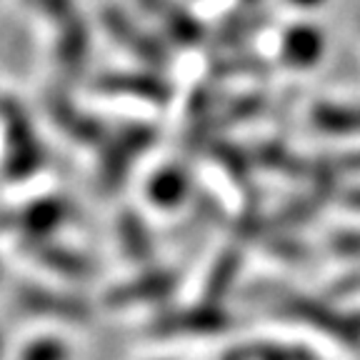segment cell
Instances as JSON below:
<instances>
[{
	"label": "cell",
	"instance_id": "cell-1",
	"mask_svg": "<svg viewBox=\"0 0 360 360\" xmlns=\"http://www.w3.org/2000/svg\"><path fill=\"white\" fill-rule=\"evenodd\" d=\"M103 30L108 33V38L112 43L123 48L128 56H133L138 63H143L146 68H165L170 63L168 45L160 38H155L153 33H148L146 28H141L133 18L120 8H105L101 15Z\"/></svg>",
	"mask_w": 360,
	"mask_h": 360
},
{
	"label": "cell",
	"instance_id": "cell-2",
	"mask_svg": "<svg viewBox=\"0 0 360 360\" xmlns=\"http://www.w3.org/2000/svg\"><path fill=\"white\" fill-rule=\"evenodd\" d=\"M96 88L108 96H128L135 101L153 103V105H163L173 98V85L163 75H158L155 68L128 70V73H108L98 78Z\"/></svg>",
	"mask_w": 360,
	"mask_h": 360
},
{
	"label": "cell",
	"instance_id": "cell-3",
	"mask_svg": "<svg viewBox=\"0 0 360 360\" xmlns=\"http://www.w3.org/2000/svg\"><path fill=\"white\" fill-rule=\"evenodd\" d=\"M141 6L160 25L168 43L191 48V45H200L205 38L202 22L186 6H178L175 0H141Z\"/></svg>",
	"mask_w": 360,
	"mask_h": 360
},
{
	"label": "cell",
	"instance_id": "cell-4",
	"mask_svg": "<svg viewBox=\"0 0 360 360\" xmlns=\"http://www.w3.org/2000/svg\"><path fill=\"white\" fill-rule=\"evenodd\" d=\"M281 60L288 68L295 70H305L313 68L315 63H321L323 53H326V35L321 28H315L310 22H298L283 33L281 38Z\"/></svg>",
	"mask_w": 360,
	"mask_h": 360
},
{
	"label": "cell",
	"instance_id": "cell-5",
	"mask_svg": "<svg viewBox=\"0 0 360 360\" xmlns=\"http://www.w3.org/2000/svg\"><path fill=\"white\" fill-rule=\"evenodd\" d=\"M58 38L53 43V60L65 73H78L83 70L85 60L90 53V33L85 22L78 15L68 18V20L56 25Z\"/></svg>",
	"mask_w": 360,
	"mask_h": 360
},
{
	"label": "cell",
	"instance_id": "cell-6",
	"mask_svg": "<svg viewBox=\"0 0 360 360\" xmlns=\"http://www.w3.org/2000/svg\"><path fill=\"white\" fill-rule=\"evenodd\" d=\"M48 110H51V118L56 120L58 128H63L68 135H73V138L93 141V138H101L103 135L101 123H96V118L85 115L83 110H78L68 98L51 96L48 98Z\"/></svg>",
	"mask_w": 360,
	"mask_h": 360
},
{
	"label": "cell",
	"instance_id": "cell-7",
	"mask_svg": "<svg viewBox=\"0 0 360 360\" xmlns=\"http://www.w3.org/2000/svg\"><path fill=\"white\" fill-rule=\"evenodd\" d=\"M315 128L335 135L360 133V105L350 103H318L310 112Z\"/></svg>",
	"mask_w": 360,
	"mask_h": 360
},
{
	"label": "cell",
	"instance_id": "cell-8",
	"mask_svg": "<svg viewBox=\"0 0 360 360\" xmlns=\"http://www.w3.org/2000/svg\"><path fill=\"white\" fill-rule=\"evenodd\" d=\"M35 8L43 18L58 25V22L68 20L75 15V0H35Z\"/></svg>",
	"mask_w": 360,
	"mask_h": 360
},
{
	"label": "cell",
	"instance_id": "cell-9",
	"mask_svg": "<svg viewBox=\"0 0 360 360\" xmlns=\"http://www.w3.org/2000/svg\"><path fill=\"white\" fill-rule=\"evenodd\" d=\"M288 3L295 8H318V6H323L326 0H288Z\"/></svg>",
	"mask_w": 360,
	"mask_h": 360
},
{
	"label": "cell",
	"instance_id": "cell-10",
	"mask_svg": "<svg viewBox=\"0 0 360 360\" xmlns=\"http://www.w3.org/2000/svg\"><path fill=\"white\" fill-rule=\"evenodd\" d=\"M353 200H355V205H358V208H360V191H358V193H355V195H353Z\"/></svg>",
	"mask_w": 360,
	"mask_h": 360
},
{
	"label": "cell",
	"instance_id": "cell-11",
	"mask_svg": "<svg viewBox=\"0 0 360 360\" xmlns=\"http://www.w3.org/2000/svg\"><path fill=\"white\" fill-rule=\"evenodd\" d=\"M25 3H30V6H35V0H25Z\"/></svg>",
	"mask_w": 360,
	"mask_h": 360
}]
</instances>
